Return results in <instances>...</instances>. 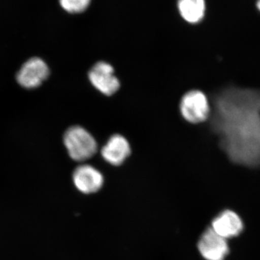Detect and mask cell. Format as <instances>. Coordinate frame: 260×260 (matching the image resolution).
Returning a JSON list of instances; mask_svg holds the SVG:
<instances>
[{
	"instance_id": "obj_10",
	"label": "cell",
	"mask_w": 260,
	"mask_h": 260,
	"mask_svg": "<svg viewBox=\"0 0 260 260\" xmlns=\"http://www.w3.org/2000/svg\"><path fill=\"white\" fill-rule=\"evenodd\" d=\"M178 8L181 16L189 23H198L205 13V0H178Z\"/></svg>"
},
{
	"instance_id": "obj_1",
	"label": "cell",
	"mask_w": 260,
	"mask_h": 260,
	"mask_svg": "<svg viewBox=\"0 0 260 260\" xmlns=\"http://www.w3.org/2000/svg\"><path fill=\"white\" fill-rule=\"evenodd\" d=\"M213 126L228 156L240 165L260 166V91L228 88L215 99Z\"/></svg>"
},
{
	"instance_id": "obj_5",
	"label": "cell",
	"mask_w": 260,
	"mask_h": 260,
	"mask_svg": "<svg viewBox=\"0 0 260 260\" xmlns=\"http://www.w3.org/2000/svg\"><path fill=\"white\" fill-rule=\"evenodd\" d=\"M49 75L47 64L40 58L29 59L22 66L17 75V80L25 88H35L42 85Z\"/></svg>"
},
{
	"instance_id": "obj_7",
	"label": "cell",
	"mask_w": 260,
	"mask_h": 260,
	"mask_svg": "<svg viewBox=\"0 0 260 260\" xmlns=\"http://www.w3.org/2000/svg\"><path fill=\"white\" fill-rule=\"evenodd\" d=\"M73 180L77 189L84 194H93L104 185V178L95 167L83 164L75 169Z\"/></svg>"
},
{
	"instance_id": "obj_8",
	"label": "cell",
	"mask_w": 260,
	"mask_h": 260,
	"mask_svg": "<svg viewBox=\"0 0 260 260\" xmlns=\"http://www.w3.org/2000/svg\"><path fill=\"white\" fill-rule=\"evenodd\" d=\"M131 154V147L128 140L123 135L114 134L107 140L101 150L103 159L108 164L119 167Z\"/></svg>"
},
{
	"instance_id": "obj_6",
	"label": "cell",
	"mask_w": 260,
	"mask_h": 260,
	"mask_svg": "<svg viewBox=\"0 0 260 260\" xmlns=\"http://www.w3.org/2000/svg\"><path fill=\"white\" fill-rule=\"evenodd\" d=\"M198 246L200 254L206 260H224L229 252L226 239L211 228L203 233Z\"/></svg>"
},
{
	"instance_id": "obj_4",
	"label": "cell",
	"mask_w": 260,
	"mask_h": 260,
	"mask_svg": "<svg viewBox=\"0 0 260 260\" xmlns=\"http://www.w3.org/2000/svg\"><path fill=\"white\" fill-rule=\"evenodd\" d=\"M88 79L94 88L107 96H111L120 88V82L114 74L112 65L107 61H98L88 73Z\"/></svg>"
},
{
	"instance_id": "obj_3",
	"label": "cell",
	"mask_w": 260,
	"mask_h": 260,
	"mask_svg": "<svg viewBox=\"0 0 260 260\" xmlns=\"http://www.w3.org/2000/svg\"><path fill=\"white\" fill-rule=\"evenodd\" d=\"M179 110L184 120L196 124L208 120L211 108L208 97L203 91L191 90L181 98Z\"/></svg>"
},
{
	"instance_id": "obj_12",
	"label": "cell",
	"mask_w": 260,
	"mask_h": 260,
	"mask_svg": "<svg viewBox=\"0 0 260 260\" xmlns=\"http://www.w3.org/2000/svg\"><path fill=\"white\" fill-rule=\"evenodd\" d=\"M256 7H257L258 9H259L260 11V0H257V3H256Z\"/></svg>"
},
{
	"instance_id": "obj_2",
	"label": "cell",
	"mask_w": 260,
	"mask_h": 260,
	"mask_svg": "<svg viewBox=\"0 0 260 260\" xmlns=\"http://www.w3.org/2000/svg\"><path fill=\"white\" fill-rule=\"evenodd\" d=\"M64 144L70 158L83 162L91 158L98 151L95 138L81 126H73L64 135Z\"/></svg>"
},
{
	"instance_id": "obj_11",
	"label": "cell",
	"mask_w": 260,
	"mask_h": 260,
	"mask_svg": "<svg viewBox=\"0 0 260 260\" xmlns=\"http://www.w3.org/2000/svg\"><path fill=\"white\" fill-rule=\"evenodd\" d=\"M90 0H59L61 8L68 13H81L88 8Z\"/></svg>"
},
{
	"instance_id": "obj_9",
	"label": "cell",
	"mask_w": 260,
	"mask_h": 260,
	"mask_svg": "<svg viewBox=\"0 0 260 260\" xmlns=\"http://www.w3.org/2000/svg\"><path fill=\"white\" fill-rule=\"evenodd\" d=\"M243 228L242 220L237 213L232 210H225L214 219L211 229L219 236L227 239L239 236Z\"/></svg>"
}]
</instances>
